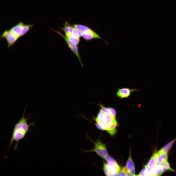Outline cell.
<instances>
[{
    "label": "cell",
    "instance_id": "obj_1",
    "mask_svg": "<svg viewBox=\"0 0 176 176\" xmlns=\"http://www.w3.org/2000/svg\"><path fill=\"white\" fill-rule=\"evenodd\" d=\"M25 108L22 117L14 126L9 145V146H11L14 142H15L14 147L15 150L17 149L19 142L25 138L27 132L30 131V127L35 125V121L28 124V121L31 118L29 116L25 117Z\"/></svg>",
    "mask_w": 176,
    "mask_h": 176
},
{
    "label": "cell",
    "instance_id": "obj_2",
    "mask_svg": "<svg viewBox=\"0 0 176 176\" xmlns=\"http://www.w3.org/2000/svg\"><path fill=\"white\" fill-rule=\"evenodd\" d=\"M33 26V24H25L22 22H20L9 30L19 39L26 34Z\"/></svg>",
    "mask_w": 176,
    "mask_h": 176
},
{
    "label": "cell",
    "instance_id": "obj_3",
    "mask_svg": "<svg viewBox=\"0 0 176 176\" xmlns=\"http://www.w3.org/2000/svg\"><path fill=\"white\" fill-rule=\"evenodd\" d=\"M91 141L94 143V148L91 150L84 151V152H95L99 157L104 159L105 157L108 154L106 145L103 143L100 140L96 141H94L92 140Z\"/></svg>",
    "mask_w": 176,
    "mask_h": 176
},
{
    "label": "cell",
    "instance_id": "obj_4",
    "mask_svg": "<svg viewBox=\"0 0 176 176\" xmlns=\"http://www.w3.org/2000/svg\"><path fill=\"white\" fill-rule=\"evenodd\" d=\"M1 39H5L7 42L6 45L9 49L13 46L19 38L9 30H5L1 35Z\"/></svg>",
    "mask_w": 176,
    "mask_h": 176
},
{
    "label": "cell",
    "instance_id": "obj_5",
    "mask_svg": "<svg viewBox=\"0 0 176 176\" xmlns=\"http://www.w3.org/2000/svg\"><path fill=\"white\" fill-rule=\"evenodd\" d=\"M103 164L111 176L119 175L121 168L116 161L107 163L104 162Z\"/></svg>",
    "mask_w": 176,
    "mask_h": 176
},
{
    "label": "cell",
    "instance_id": "obj_6",
    "mask_svg": "<svg viewBox=\"0 0 176 176\" xmlns=\"http://www.w3.org/2000/svg\"><path fill=\"white\" fill-rule=\"evenodd\" d=\"M55 32L61 36L64 39L69 48L78 59L82 66L83 67V65L81 61L77 45L70 41L66 36H64L60 32L57 31H55Z\"/></svg>",
    "mask_w": 176,
    "mask_h": 176
},
{
    "label": "cell",
    "instance_id": "obj_7",
    "mask_svg": "<svg viewBox=\"0 0 176 176\" xmlns=\"http://www.w3.org/2000/svg\"><path fill=\"white\" fill-rule=\"evenodd\" d=\"M103 123L106 126L105 130H108L110 125L112 123L117 124L115 117L112 115L104 113L103 116Z\"/></svg>",
    "mask_w": 176,
    "mask_h": 176
},
{
    "label": "cell",
    "instance_id": "obj_8",
    "mask_svg": "<svg viewBox=\"0 0 176 176\" xmlns=\"http://www.w3.org/2000/svg\"><path fill=\"white\" fill-rule=\"evenodd\" d=\"M82 36L85 39L88 40L94 39H102L99 35L93 31L89 32L83 33Z\"/></svg>",
    "mask_w": 176,
    "mask_h": 176
},
{
    "label": "cell",
    "instance_id": "obj_9",
    "mask_svg": "<svg viewBox=\"0 0 176 176\" xmlns=\"http://www.w3.org/2000/svg\"><path fill=\"white\" fill-rule=\"evenodd\" d=\"M132 90L127 88L119 89L117 93V95L121 98H127L130 95L131 92Z\"/></svg>",
    "mask_w": 176,
    "mask_h": 176
},
{
    "label": "cell",
    "instance_id": "obj_10",
    "mask_svg": "<svg viewBox=\"0 0 176 176\" xmlns=\"http://www.w3.org/2000/svg\"><path fill=\"white\" fill-rule=\"evenodd\" d=\"M163 173L162 165L156 164L152 167V174L153 176H160Z\"/></svg>",
    "mask_w": 176,
    "mask_h": 176
},
{
    "label": "cell",
    "instance_id": "obj_11",
    "mask_svg": "<svg viewBox=\"0 0 176 176\" xmlns=\"http://www.w3.org/2000/svg\"><path fill=\"white\" fill-rule=\"evenodd\" d=\"M176 141V137L163 146L158 152L159 153H167L172 147Z\"/></svg>",
    "mask_w": 176,
    "mask_h": 176
},
{
    "label": "cell",
    "instance_id": "obj_12",
    "mask_svg": "<svg viewBox=\"0 0 176 176\" xmlns=\"http://www.w3.org/2000/svg\"><path fill=\"white\" fill-rule=\"evenodd\" d=\"M125 166L128 172L129 173H130V171L131 170L134 169H135V165L131 158V153L130 149V151L129 156L126 164Z\"/></svg>",
    "mask_w": 176,
    "mask_h": 176
},
{
    "label": "cell",
    "instance_id": "obj_13",
    "mask_svg": "<svg viewBox=\"0 0 176 176\" xmlns=\"http://www.w3.org/2000/svg\"><path fill=\"white\" fill-rule=\"evenodd\" d=\"M158 155L157 152L154 153L145 165L149 167H152L157 164V158Z\"/></svg>",
    "mask_w": 176,
    "mask_h": 176
},
{
    "label": "cell",
    "instance_id": "obj_14",
    "mask_svg": "<svg viewBox=\"0 0 176 176\" xmlns=\"http://www.w3.org/2000/svg\"><path fill=\"white\" fill-rule=\"evenodd\" d=\"M64 27L62 28L66 35L67 37L72 34L74 28L67 22H66L64 25Z\"/></svg>",
    "mask_w": 176,
    "mask_h": 176
},
{
    "label": "cell",
    "instance_id": "obj_15",
    "mask_svg": "<svg viewBox=\"0 0 176 176\" xmlns=\"http://www.w3.org/2000/svg\"><path fill=\"white\" fill-rule=\"evenodd\" d=\"M157 153L159 154L157 158V164L162 165L164 162L167 161L168 154L167 153Z\"/></svg>",
    "mask_w": 176,
    "mask_h": 176
},
{
    "label": "cell",
    "instance_id": "obj_16",
    "mask_svg": "<svg viewBox=\"0 0 176 176\" xmlns=\"http://www.w3.org/2000/svg\"><path fill=\"white\" fill-rule=\"evenodd\" d=\"M75 28L79 30L83 33H88L93 31L88 27L81 24H76L74 25Z\"/></svg>",
    "mask_w": 176,
    "mask_h": 176
},
{
    "label": "cell",
    "instance_id": "obj_17",
    "mask_svg": "<svg viewBox=\"0 0 176 176\" xmlns=\"http://www.w3.org/2000/svg\"><path fill=\"white\" fill-rule=\"evenodd\" d=\"M162 166L164 172L168 171L176 172L170 167V164L167 161L164 162L162 165Z\"/></svg>",
    "mask_w": 176,
    "mask_h": 176
},
{
    "label": "cell",
    "instance_id": "obj_18",
    "mask_svg": "<svg viewBox=\"0 0 176 176\" xmlns=\"http://www.w3.org/2000/svg\"><path fill=\"white\" fill-rule=\"evenodd\" d=\"M103 113L100 111L98 113L97 117L95 119L96 122L100 125L103 123Z\"/></svg>",
    "mask_w": 176,
    "mask_h": 176
},
{
    "label": "cell",
    "instance_id": "obj_19",
    "mask_svg": "<svg viewBox=\"0 0 176 176\" xmlns=\"http://www.w3.org/2000/svg\"><path fill=\"white\" fill-rule=\"evenodd\" d=\"M66 37L70 41L76 45H78L79 44L80 42L79 38L76 37L72 34Z\"/></svg>",
    "mask_w": 176,
    "mask_h": 176
},
{
    "label": "cell",
    "instance_id": "obj_20",
    "mask_svg": "<svg viewBox=\"0 0 176 176\" xmlns=\"http://www.w3.org/2000/svg\"><path fill=\"white\" fill-rule=\"evenodd\" d=\"M82 33L81 31L75 28H74L72 32V35L75 37L78 38H80L82 36Z\"/></svg>",
    "mask_w": 176,
    "mask_h": 176
},
{
    "label": "cell",
    "instance_id": "obj_21",
    "mask_svg": "<svg viewBox=\"0 0 176 176\" xmlns=\"http://www.w3.org/2000/svg\"><path fill=\"white\" fill-rule=\"evenodd\" d=\"M128 173L127 170L125 166L122 167L121 168L119 176H127Z\"/></svg>",
    "mask_w": 176,
    "mask_h": 176
},
{
    "label": "cell",
    "instance_id": "obj_22",
    "mask_svg": "<svg viewBox=\"0 0 176 176\" xmlns=\"http://www.w3.org/2000/svg\"><path fill=\"white\" fill-rule=\"evenodd\" d=\"M101 108L100 110V111L104 113L111 115L112 114L108 108H106L104 106L101 105Z\"/></svg>",
    "mask_w": 176,
    "mask_h": 176
},
{
    "label": "cell",
    "instance_id": "obj_23",
    "mask_svg": "<svg viewBox=\"0 0 176 176\" xmlns=\"http://www.w3.org/2000/svg\"><path fill=\"white\" fill-rule=\"evenodd\" d=\"M104 159L107 162H113L115 160L111 156L108 154L105 157Z\"/></svg>",
    "mask_w": 176,
    "mask_h": 176
},
{
    "label": "cell",
    "instance_id": "obj_24",
    "mask_svg": "<svg viewBox=\"0 0 176 176\" xmlns=\"http://www.w3.org/2000/svg\"><path fill=\"white\" fill-rule=\"evenodd\" d=\"M109 110L110 111L112 115L115 117L116 115V112L115 110L112 108H108Z\"/></svg>",
    "mask_w": 176,
    "mask_h": 176
},
{
    "label": "cell",
    "instance_id": "obj_25",
    "mask_svg": "<svg viewBox=\"0 0 176 176\" xmlns=\"http://www.w3.org/2000/svg\"><path fill=\"white\" fill-rule=\"evenodd\" d=\"M145 169H146V167L145 166L141 170V171L138 174V175H137V176H145Z\"/></svg>",
    "mask_w": 176,
    "mask_h": 176
},
{
    "label": "cell",
    "instance_id": "obj_26",
    "mask_svg": "<svg viewBox=\"0 0 176 176\" xmlns=\"http://www.w3.org/2000/svg\"><path fill=\"white\" fill-rule=\"evenodd\" d=\"M95 125L96 127L99 129L102 130H103V129L100 125L97 123H96Z\"/></svg>",
    "mask_w": 176,
    "mask_h": 176
}]
</instances>
